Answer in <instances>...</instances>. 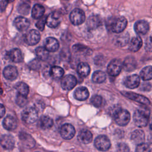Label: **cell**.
I'll list each match as a JSON object with an SVG mask.
<instances>
[{
    "label": "cell",
    "mask_w": 152,
    "mask_h": 152,
    "mask_svg": "<svg viewBox=\"0 0 152 152\" xmlns=\"http://www.w3.org/2000/svg\"><path fill=\"white\" fill-rule=\"evenodd\" d=\"M150 110L145 107H141L135 110L133 119L135 125L139 127L145 126L148 122Z\"/></svg>",
    "instance_id": "1"
},
{
    "label": "cell",
    "mask_w": 152,
    "mask_h": 152,
    "mask_svg": "<svg viewBox=\"0 0 152 152\" xmlns=\"http://www.w3.org/2000/svg\"><path fill=\"white\" fill-rule=\"evenodd\" d=\"M127 25V20L124 17H118L109 22L110 30L116 33L122 32Z\"/></svg>",
    "instance_id": "2"
},
{
    "label": "cell",
    "mask_w": 152,
    "mask_h": 152,
    "mask_svg": "<svg viewBox=\"0 0 152 152\" xmlns=\"http://www.w3.org/2000/svg\"><path fill=\"white\" fill-rule=\"evenodd\" d=\"M21 118L26 123L28 124H33L37 119V110L34 107H26L21 113Z\"/></svg>",
    "instance_id": "3"
},
{
    "label": "cell",
    "mask_w": 152,
    "mask_h": 152,
    "mask_svg": "<svg viewBox=\"0 0 152 152\" xmlns=\"http://www.w3.org/2000/svg\"><path fill=\"white\" fill-rule=\"evenodd\" d=\"M114 119L116 123L120 126H125L130 121V114L125 109H119L114 113Z\"/></svg>",
    "instance_id": "4"
},
{
    "label": "cell",
    "mask_w": 152,
    "mask_h": 152,
    "mask_svg": "<svg viewBox=\"0 0 152 152\" xmlns=\"http://www.w3.org/2000/svg\"><path fill=\"white\" fill-rule=\"evenodd\" d=\"M71 22L74 25H80L85 21L86 15L84 12L79 8L73 10L69 15Z\"/></svg>",
    "instance_id": "5"
},
{
    "label": "cell",
    "mask_w": 152,
    "mask_h": 152,
    "mask_svg": "<svg viewBox=\"0 0 152 152\" xmlns=\"http://www.w3.org/2000/svg\"><path fill=\"white\" fill-rule=\"evenodd\" d=\"M122 68L123 64L122 63L121 60L115 59L112 60L109 64L107 68V71L110 75L112 77H115L119 75Z\"/></svg>",
    "instance_id": "6"
},
{
    "label": "cell",
    "mask_w": 152,
    "mask_h": 152,
    "mask_svg": "<svg viewBox=\"0 0 152 152\" xmlns=\"http://www.w3.org/2000/svg\"><path fill=\"white\" fill-rule=\"evenodd\" d=\"M110 141L105 135H99L97 137L94 141L95 147L100 151H107L110 147Z\"/></svg>",
    "instance_id": "7"
},
{
    "label": "cell",
    "mask_w": 152,
    "mask_h": 152,
    "mask_svg": "<svg viewBox=\"0 0 152 152\" xmlns=\"http://www.w3.org/2000/svg\"><path fill=\"white\" fill-rule=\"evenodd\" d=\"M40 39V35L38 31L31 30L27 32L24 36L25 42L30 46L36 45Z\"/></svg>",
    "instance_id": "8"
},
{
    "label": "cell",
    "mask_w": 152,
    "mask_h": 152,
    "mask_svg": "<svg viewBox=\"0 0 152 152\" xmlns=\"http://www.w3.org/2000/svg\"><path fill=\"white\" fill-rule=\"evenodd\" d=\"M60 133L63 138L65 140H70L74 137L75 134V129L71 124H65L62 126Z\"/></svg>",
    "instance_id": "9"
},
{
    "label": "cell",
    "mask_w": 152,
    "mask_h": 152,
    "mask_svg": "<svg viewBox=\"0 0 152 152\" xmlns=\"http://www.w3.org/2000/svg\"><path fill=\"white\" fill-rule=\"evenodd\" d=\"M77 84V79L72 75H67L65 76L61 81V86L64 90H70L72 89Z\"/></svg>",
    "instance_id": "10"
},
{
    "label": "cell",
    "mask_w": 152,
    "mask_h": 152,
    "mask_svg": "<svg viewBox=\"0 0 152 152\" xmlns=\"http://www.w3.org/2000/svg\"><path fill=\"white\" fill-rule=\"evenodd\" d=\"M122 93L125 97H126L134 101H135V102H137L141 104H143L144 105H148L150 103L149 100L147 98H146L145 97L141 96L140 94L134 93L132 92H127V91H123Z\"/></svg>",
    "instance_id": "11"
},
{
    "label": "cell",
    "mask_w": 152,
    "mask_h": 152,
    "mask_svg": "<svg viewBox=\"0 0 152 152\" xmlns=\"http://www.w3.org/2000/svg\"><path fill=\"white\" fill-rule=\"evenodd\" d=\"M61 21V16L57 12H51L46 17V24L50 28L56 27L59 25Z\"/></svg>",
    "instance_id": "12"
},
{
    "label": "cell",
    "mask_w": 152,
    "mask_h": 152,
    "mask_svg": "<svg viewBox=\"0 0 152 152\" xmlns=\"http://www.w3.org/2000/svg\"><path fill=\"white\" fill-rule=\"evenodd\" d=\"M140 83V78L138 75L136 74L126 77L124 81L125 86L129 88H137L139 86Z\"/></svg>",
    "instance_id": "13"
},
{
    "label": "cell",
    "mask_w": 152,
    "mask_h": 152,
    "mask_svg": "<svg viewBox=\"0 0 152 152\" xmlns=\"http://www.w3.org/2000/svg\"><path fill=\"white\" fill-rule=\"evenodd\" d=\"M19 138L26 148H31L34 147L35 141L30 135L25 132H21L19 135Z\"/></svg>",
    "instance_id": "14"
},
{
    "label": "cell",
    "mask_w": 152,
    "mask_h": 152,
    "mask_svg": "<svg viewBox=\"0 0 152 152\" xmlns=\"http://www.w3.org/2000/svg\"><path fill=\"white\" fill-rule=\"evenodd\" d=\"M0 141L1 146L5 150H11L14 147L15 141L13 137L10 135H2Z\"/></svg>",
    "instance_id": "15"
},
{
    "label": "cell",
    "mask_w": 152,
    "mask_h": 152,
    "mask_svg": "<svg viewBox=\"0 0 152 152\" xmlns=\"http://www.w3.org/2000/svg\"><path fill=\"white\" fill-rule=\"evenodd\" d=\"M134 30L138 34H145L149 30L148 23L145 20H139L135 23Z\"/></svg>",
    "instance_id": "16"
},
{
    "label": "cell",
    "mask_w": 152,
    "mask_h": 152,
    "mask_svg": "<svg viewBox=\"0 0 152 152\" xmlns=\"http://www.w3.org/2000/svg\"><path fill=\"white\" fill-rule=\"evenodd\" d=\"M9 59L14 62H21L23 61V56L21 51L18 48L11 49L8 53Z\"/></svg>",
    "instance_id": "17"
},
{
    "label": "cell",
    "mask_w": 152,
    "mask_h": 152,
    "mask_svg": "<svg viewBox=\"0 0 152 152\" xmlns=\"http://www.w3.org/2000/svg\"><path fill=\"white\" fill-rule=\"evenodd\" d=\"M3 75L6 79L8 80H14L18 76V71L15 67L10 65L4 68Z\"/></svg>",
    "instance_id": "18"
},
{
    "label": "cell",
    "mask_w": 152,
    "mask_h": 152,
    "mask_svg": "<svg viewBox=\"0 0 152 152\" xmlns=\"http://www.w3.org/2000/svg\"><path fill=\"white\" fill-rule=\"evenodd\" d=\"M2 124L4 127L8 131L14 130L17 127V122L16 119L11 115H8L4 119Z\"/></svg>",
    "instance_id": "19"
},
{
    "label": "cell",
    "mask_w": 152,
    "mask_h": 152,
    "mask_svg": "<svg viewBox=\"0 0 152 152\" xmlns=\"http://www.w3.org/2000/svg\"><path fill=\"white\" fill-rule=\"evenodd\" d=\"M74 96L78 100H85L89 97V92L86 87H80L75 90Z\"/></svg>",
    "instance_id": "20"
},
{
    "label": "cell",
    "mask_w": 152,
    "mask_h": 152,
    "mask_svg": "<svg viewBox=\"0 0 152 152\" xmlns=\"http://www.w3.org/2000/svg\"><path fill=\"white\" fill-rule=\"evenodd\" d=\"M59 45L58 40L54 37H48L45 41V48L49 52H55L59 48Z\"/></svg>",
    "instance_id": "21"
},
{
    "label": "cell",
    "mask_w": 152,
    "mask_h": 152,
    "mask_svg": "<svg viewBox=\"0 0 152 152\" xmlns=\"http://www.w3.org/2000/svg\"><path fill=\"white\" fill-rule=\"evenodd\" d=\"M14 25L18 30L24 31L29 27L30 22L23 17H18L14 20Z\"/></svg>",
    "instance_id": "22"
},
{
    "label": "cell",
    "mask_w": 152,
    "mask_h": 152,
    "mask_svg": "<svg viewBox=\"0 0 152 152\" xmlns=\"http://www.w3.org/2000/svg\"><path fill=\"white\" fill-rule=\"evenodd\" d=\"M93 139L91 132L87 129H83L78 133V140L80 142L83 144L90 143Z\"/></svg>",
    "instance_id": "23"
},
{
    "label": "cell",
    "mask_w": 152,
    "mask_h": 152,
    "mask_svg": "<svg viewBox=\"0 0 152 152\" xmlns=\"http://www.w3.org/2000/svg\"><path fill=\"white\" fill-rule=\"evenodd\" d=\"M102 24V21L97 15H92L90 17L87 21V27L88 29H95Z\"/></svg>",
    "instance_id": "24"
},
{
    "label": "cell",
    "mask_w": 152,
    "mask_h": 152,
    "mask_svg": "<svg viewBox=\"0 0 152 152\" xmlns=\"http://www.w3.org/2000/svg\"><path fill=\"white\" fill-rule=\"evenodd\" d=\"M145 135L142 130L137 129L132 132L131 135V140L137 144H140L144 142Z\"/></svg>",
    "instance_id": "25"
},
{
    "label": "cell",
    "mask_w": 152,
    "mask_h": 152,
    "mask_svg": "<svg viewBox=\"0 0 152 152\" xmlns=\"http://www.w3.org/2000/svg\"><path fill=\"white\" fill-rule=\"evenodd\" d=\"M53 124L52 119L48 116H42L38 122L39 126L43 129L50 128L52 126Z\"/></svg>",
    "instance_id": "26"
},
{
    "label": "cell",
    "mask_w": 152,
    "mask_h": 152,
    "mask_svg": "<svg viewBox=\"0 0 152 152\" xmlns=\"http://www.w3.org/2000/svg\"><path fill=\"white\" fill-rule=\"evenodd\" d=\"M142 45V41L140 37H134L131 40L129 44V49L132 52L138 51Z\"/></svg>",
    "instance_id": "27"
},
{
    "label": "cell",
    "mask_w": 152,
    "mask_h": 152,
    "mask_svg": "<svg viewBox=\"0 0 152 152\" xmlns=\"http://www.w3.org/2000/svg\"><path fill=\"white\" fill-rule=\"evenodd\" d=\"M30 4L29 0H21L17 6L18 11L24 15H27L30 11Z\"/></svg>",
    "instance_id": "28"
},
{
    "label": "cell",
    "mask_w": 152,
    "mask_h": 152,
    "mask_svg": "<svg viewBox=\"0 0 152 152\" xmlns=\"http://www.w3.org/2000/svg\"><path fill=\"white\" fill-rule=\"evenodd\" d=\"M44 13V7L40 4H36L32 9L31 15L34 19H40L43 16Z\"/></svg>",
    "instance_id": "29"
},
{
    "label": "cell",
    "mask_w": 152,
    "mask_h": 152,
    "mask_svg": "<svg viewBox=\"0 0 152 152\" xmlns=\"http://www.w3.org/2000/svg\"><path fill=\"white\" fill-rule=\"evenodd\" d=\"M136 67V61L135 59L132 57L129 56L127 57L124 63H123V68L126 71H131L134 70Z\"/></svg>",
    "instance_id": "30"
},
{
    "label": "cell",
    "mask_w": 152,
    "mask_h": 152,
    "mask_svg": "<svg viewBox=\"0 0 152 152\" xmlns=\"http://www.w3.org/2000/svg\"><path fill=\"white\" fill-rule=\"evenodd\" d=\"M77 72L78 74L83 77H87L89 75L90 72V68L88 64L81 62L78 64L77 66Z\"/></svg>",
    "instance_id": "31"
},
{
    "label": "cell",
    "mask_w": 152,
    "mask_h": 152,
    "mask_svg": "<svg viewBox=\"0 0 152 152\" xmlns=\"http://www.w3.org/2000/svg\"><path fill=\"white\" fill-rule=\"evenodd\" d=\"M15 88L17 91L18 93L20 95L27 97L29 93L28 86L24 83L20 82L16 84L15 86Z\"/></svg>",
    "instance_id": "32"
},
{
    "label": "cell",
    "mask_w": 152,
    "mask_h": 152,
    "mask_svg": "<svg viewBox=\"0 0 152 152\" xmlns=\"http://www.w3.org/2000/svg\"><path fill=\"white\" fill-rule=\"evenodd\" d=\"M129 40V34L126 33L124 34H119V36H116L115 39V44L120 47H122L125 46Z\"/></svg>",
    "instance_id": "33"
},
{
    "label": "cell",
    "mask_w": 152,
    "mask_h": 152,
    "mask_svg": "<svg viewBox=\"0 0 152 152\" xmlns=\"http://www.w3.org/2000/svg\"><path fill=\"white\" fill-rule=\"evenodd\" d=\"M64 74V69L58 66H53L50 68V75L55 79L61 78Z\"/></svg>",
    "instance_id": "34"
},
{
    "label": "cell",
    "mask_w": 152,
    "mask_h": 152,
    "mask_svg": "<svg viewBox=\"0 0 152 152\" xmlns=\"http://www.w3.org/2000/svg\"><path fill=\"white\" fill-rule=\"evenodd\" d=\"M106 74L102 71H95L92 75V80L96 83H102L106 80Z\"/></svg>",
    "instance_id": "35"
},
{
    "label": "cell",
    "mask_w": 152,
    "mask_h": 152,
    "mask_svg": "<svg viewBox=\"0 0 152 152\" xmlns=\"http://www.w3.org/2000/svg\"><path fill=\"white\" fill-rule=\"evenodd\" d=\"M141 78L145 81L152 79V66H147L144 67L140 72Z\"/></svg>",
    "instance_id": "36"
},
{
    "label": "cell",
    "mask_w": 152,
    "mask_h": 152,
    "mask_svg": "<svg viewBox=\"0 0 152 152\" xmlns=\"http://www.w3.org/2000/svg\"><path fill=\"white\" fill-rule=\"evenodd\" d=\"M36 54L39 59L45 61L49 56V51L45 48L39 47L36 49Z\"/></svg>",
    "instance_id": "37"
},
{
    "label": "cell",
    "mask_w": 152,
    "mask_h": 152,
    "mask_svg": "<svg viewBox=\"0 0 152 152\" xmlns=\"http://www.w3.org/2000/svg\"><path fill=\"white\" fill-rule=\"evenodd\" d=\"M91 103L96 107H99L101 106L103 102L102 97L99 95H94L92 96L90 100Z\"/></svg>",
    "instance_id": "38"
},
{
    "label": "cell",
    "mask_w": 152,
    "mask_h": 152,
    "mask_svg": "<svg viewBox=\"0 0 152 152\" xmlns=\"http://www.w3.org/2000/svg\"><path fill=\"white\" fill-rule=\"evenodd\" d=\"M151 148L148 144L143 142L137 145L135 152H151Z\"/></svg>",
    "instance_id": "39"
},
{
    "label": "cell",
    "mask_w": 152,
    "mask_h": 152,
    "mask_svg": "<svg viewBox=\"0 0 152 152\" xmlns=\"http://www.w3.org/2000/svg\"><path fill=\"white\" fill-rule=\"evenodd\" d=\"M16 103L18 106L21 107L25 106L27 103V97L18 94L16 97Z\"/></svg>",
    "instance_id": "40"
},
{
    "label": "cell",
    "mask_w": 152,
    "mask_h": 152,
    "mask_svg": "<svg viewBox=\"0 0 152 152\" xmlns=\"http://www.w3.org/2000/svg\"><path fill=\"white\" fill-rule=\"evenodd\" d=\"M73 49L76 53H86L88 49L87 47L82 45H75L73 46Z\"/></svg>",
    "instance_id": "41"
},
{
    "label": "cell",
    "mask_w": 152,
    "mask_h": 152,
    "mask_svg": "<svg viewBox=\"0 0 152 152\" xmlns=\"http://www.w3.org/2000/svg\"><path fill=\"white\" fill-rule=\"evenodd\" d=\"M45 24H46V18L45 17H42L41 18H40L38 21L36 23V26L37 28H39L40 30L43 31L44 28H45Z\"/></svg>",
    "instance_id": "42"
},
{
    "label": "cell",
    "mask_w": 152,
    "mask_h": 152,
    "mask_svg": "<svg viewBox=\"0 0 152 152\" xmlns=\"http://www.w3.org/2000/svg\"><path fill=\"white\" fill-rule=\"evenodd\" d=\"M117 152H129V148L126 144L121 142L117 145Z\"/></svg>",
    "instance_id": "43"
},
{
    "label": "cell",
    "mask_w": 152,
    "mask_h": 152,
    "mask_svg": "<svg viewBox=\"0 0 152 152\" xmlns=\"http://www.w3.org/2000/svg\"><path fill=\"white\" fill-rule=\"evenodd\" d=\"M145 49L148 52H152V36L148 37L145 40Z\"/></svg>",
    "instance_id": "44"
},
{
    "label": "cell",
    "mask_w": 152,
    "mask_h": 152,
    "mask_svg": "<svg viewBox=\"0 0 152 152\" xmlns=\"http://www.w3.org/2000/svg\"><path fill=\"white\" fill-rule=\"evenodd\" d=\"M29 66L33 69H35L36 68H39V67L40 66V62L38 61L34 60L29 64Z\"/></svg>",
    "instance_id": "45"
},
{
    "label": "cell",
    "mask_w": 152,
    "mask_h": 152,
    "mask_svg": "<svg viewBox=\"0 0 152 152\" xmlns=\"http://www.w3.org/2000/svg\"><path fill=\"white\" fill-rule=\"evenodd\" d=\"M5 112V109L4 105L2 104H1V115H0L1 117H2L4 115Z\"/></svg>",
    "instance_id": "46"
},
{
    "label": "cell",
    "mask_w": 152,
    "mask_h": 152,
    "mask_svg": "<svg viewBox=\"0 0 152 152\" xmlns=\"http://www.w3.org/2000/svg\"><path fill=\"white\" fill-rule=\"evenodd\" d=\"M148 145L150 146L151 148H152V134L148 138Z\"/></svg>",
    "instance_id": "47"
},
{
    "label": "cell",
    "mask_w": 152,
    "mask_h": 152,
    "mask_svg": "<svg viewBox=\"0 0 152 152\" xmlns=\"http://www.w3.org/2000/svg\"><path fill=\"white\" fill-rule=\"evenodd\" d=\"M150 129L152 130V119L150 121Z\"/></svg>",
    "instance_id": "48"
},
{
    "label": "cell",
    "mask_w": 152,
    "mask_h": 152,
    "mask_svg": "<svg viewBox=\"0 0 152 152\" xmlns=\"http://www.w3.org/2000/svg\"><path fill=\"white\" fill-rule=\"evenodd\" d=\"M6 2H7L8 3H9V2H12L14 0H5Z\"/></svg>",
    "instance_id": "49"
},
{
    "label": "cell",
    "mask_w": 152,
    "mask_h": 152,
    "mask_svg": "<svg viewBox=\"0 0 152 152\" xmlns=\"http://www.w3.org/2000/svg\"><path fill=\"white\" fill-rule=\"evenodd\" d=\"M37 152H38V151H37Z\"/></svg>",
    "instance_id": "50"
}]
</instances>
